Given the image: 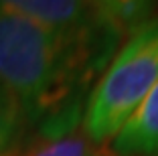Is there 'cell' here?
Here are the masks:
<instances>
[{
	"mask_svg": "<svg viewBox=\"0 0 158 156\" xmlns=\"http://www.w3.org/2000/svg\"><path fill=\"white\" fill-rule=\"evenodd\" d=\"M110 35H61L0 10V89L28 120L79 110L77 93L103 61Z\"/></svg>",
	"mask_w": 158,
	"mask_h": 156,
	"instance_id": "obj_1",
	"label": "cell"
},
{
	"mask_svg": "<svg viewBox=\"0 0 158 156\" xmlns=\"http://www.w3.org/2000/svg\"><path fill=\"white\" fill-rule=\"evenodd\" d=\"M158 81V20L130 32L85 103L81 128L95 144H110Z\"/></svg>",
	"mask_w": 158,
	"mask_h": 156,
	"instance_id": "obj_2",
	"label": "cell"
},
{
	"mask_svg": "<svg viewBox=\"0 0 158 156\" xmlns=\"http://www.w3.org/2000/svg\"><path fill=\"white\" fill-rule=\"evenodd\" d=\"M0 10L61 35L114 32L89 0H0Z\"/></svg>",
	"mask_w": 158,
	"mask_h": 156,
	"instance_id": "obj_3",
	"label": "cell"
},
{
	"mask_svg": "<svg viewBox=\"0 0 158 156\" xmlns=\"http://www.w3.org/2000/svg\"><path fill=\"white\" fill-rule=\"evenodd\" d=\"M6 156H114V152L95 144L83 132L75 110L51 120L49 128L37 140L16 150L12 148Z\"/></svg>",
	"mask_w": 158,
	"mask_h": 156,
	"instance_id": "obj_4",
	"label": "cell"
},
{
	"mask_svg": "<svg viewBox=\"0 0 158 156\" xmlns=\"http://www.w3.org/2000/svg\"><path fill=\"white\" fill-rule=\"evenodd\" d=\"M110 144L116 156H158V81Z\"/></svg>",
	"mask_w": 158,
	"mask_h": 156,
	"instance_id": "obj_5",
	"label": "cell"
},
{
	"mask_svg": "<svg viewBox=\"0 0 158 156\" xmlns=\"http://www.w3.org/2000/svg\"><path fill=\"white\" fill-rule=\"evenodd\" d=\"M102 20L116 35L132 32L146 23L152 0H89Z\"/></svg>",
	"mask_w": 158,
	"mask_h": 156,
	"instance_id": "obj_6",
	"label": "cell"
},
{
	"mask_svg": "<svg viewBox=\"0 0 158 156\" xmlns=\"http://www.w3.org/2000/svg\"><path fill=\"white\" fill-rule=\"evenodd\" d=\"M23 114L12 99L0 89V156H6L14 148V140L20 130Z\"/></svg>",
	"mask_w": 158,
	"mask_h": 156,
	"instance_id": "obj_7",
	"label": "cell"
},
{
	"mask_svg": "<svg viewBox=\"0 0 158 156\" xmlns=\"http://www.w3.org/2000/svg\"><path fill=\"white\" fill-rule=\"evenodd\" d=\"M114 156H116V154H114Z\"/></svg>",
	"mask_w": 158,
	"mask_h": 156,
	"instance_id": "obj_8",
	"label": "cell"
}]
</instances>
